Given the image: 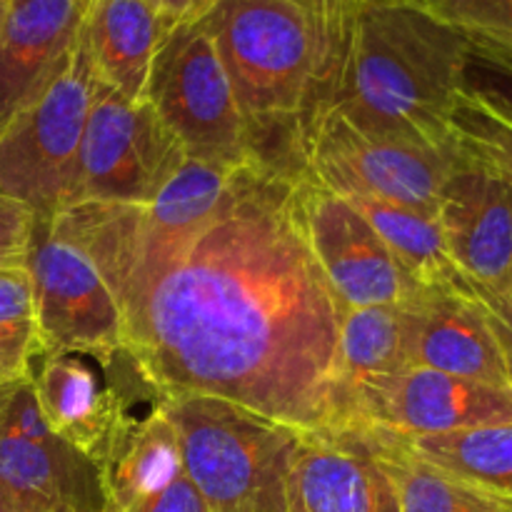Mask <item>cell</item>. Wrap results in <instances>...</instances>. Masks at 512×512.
Returning <instances> with one entry per match:
<instances>
[{
	"label": "cell",
	"instance_id": "obj_31",
	"mask_svg": "<svg viewBox=\"0 0 512 512\" xmlns=\"http://www.w3.org/2000/svg\"><path fill=\"white\" fill-rule=\"evenodd\" d=\"M33 223V210L8 195H0V260L25 258Z\"/></svg>",
	"mask_w": 512,
	"mask_h": 512
},
{
	"label": "cell",
	"instance_id": "obj_27",
	"mask_svg": "<svg viewBox=\"0 0 512 512\" xmlns=\"http://www.w3.org/2000/svg\"><path fill=\"white\" fill-rule=\"evenodd\" d=\"M428 8L470 45L512 53V0H430Z\"/></svg>",
	"mask_w": 512,
	"mask_h": 512
},
{
	"label": "cell",
	"instance_id": "obj_14",
	"mask_svg": "<svg viewBox=\"0 0 512 512\" xmlns=\"http://www.w3.org/2000/svg\"><path fill=\"white\" fill-rule=\"evenodd\" d=\"M288 512H400L368 428L303 430L290 465Z\"/></svg>",
	"mask_w": 512,
	"mask_h": 512
},
{
	"label": "cell",
	"instance_id": "obj_34",
	"mask_svg": "<svg viewBox=\"0 0 512 512\" xmlns=\"http://www.w3.org/2000/svg\"><path fill=\"white\" fill-rule=\"evenodd\" d=\"M20 383H23V380H20ZM15 385H18V383H10V385H3V388H0V423H3V418H5V410H8L10 393H13Z\"/></svg>",
	"mask_w": 512,
	"mask_h": 512
},
{
	"label": "cell",
	"instance_id": "obj_28",
	"mask_svg": "<svg viewBox=\"0 0 512 512\" xmlns=\"http://www.w3.org/2000/svg\"><path fill=\"white\" fill-rule=\"evenodd\" d=\"M463 90L512 125V53L468 43Z\"/></svg>",
	"mask_w": 512,
	"mask_h": 512
},
{
	"label": "cell",
	"instance_id": "obj_13",
	"mask_svg": "<svg viewBox=\"0 0 512 512\" xmlns=\"http://www.w3.org/2000/svg\"><path fill=\"white\" fill-rule=\"evenodd\" d=\"M512 423V388L408 368L350 393L345 425H368L403 438Z\"/></svg>",
	"mask_w": 512,
	"mask_h": 512
},
{
	"label": "cell",
	"instance_id": "obj_12",
	"mask_svg": "<svg viewBox=\"0 0 512 512\" xmlns=\"http://www.w3.org/2000/svg\"><path fill=\"white\" fill-rule=\"evenodd\" d=\"M0 493L28 512H105L100 465L50 430L30 380L0 423Z\"/></svg>",
	"mask_w": 512,
	"mask_h": 512
},
{
	"label": "cell",
	"instance_id": "obj_3",
	"mask_svg": "<svg viewBox=\"0 0 512 512\" xmlns=\"http://www.w3.org/2000/svg\"><path fill=\"white\" fill-rule=\"evenodd\" d=\"M263 163L300 168L298 133L318 80V38L290 0H215L200 18Z\"/></svg>",
	"mask_w": 512,
	"mask_h": 512
},
{
	"label": "cell",
	"instance_id": "obj_4",
	"mask_svg": "<svg viewBox=\"0 0 512 512\" xmlns=\"http://www.w3.org/2000/svg\"><path fill=\"white\" fill-rule=\"evenodd\" d=\"M183 468L208 512H288L303 430L210 395H165Z\"/></svg>",
	"mask_w": 512,
	"mask_h": 512
},
{
	"label": "cell",
	"instance_id": "obj_32",
	"mask_svg": "<svg viewBox=\"0 0 512 512\" xmlns=\"http://www.w3.org/2000/svg\"><path fill=\"white\" fill-rule=\"evenodd\" d=\"M125 512H208L205 510L203 498L195 490V485L190 483L188 475H180L173 485L163 490V493L153 495L145 503L135 505V508Z\"/></svg>",
	"mask_w": 512,
	"mask_h": 512
},
{
	"label": "cell",
	"instance_id": "obj_39",
	"mask_svg": "<svg viewBox=\"0 0 512 512\" xmlns=\"http://www.w3.org/2000/svg\"><path fill=\"white\" fill-rule=\"evenodd\" d=\"M0 388H3V385H0Z\"/></svg>",
	"mask_w": 512,
	"mask_h": 512
},
{
	"label": "cell",
	"instance_id": "obj_26",
	"mask_svg": "<svg viewBox=\"0 0 512 512\" xmlns=\"http://www.w3.org/2000/svg\"><path fill=\"white\" fill-rule=\"evenodd\" d=\"M448 130L455 153L512 188V125L508 120L463 90L450 113Z\"/></svg>",
	"mask_w": 512,
	"mask_h": 512
},
{
	"label": "cell",
	"instance_id": "obj_24",
	"mask_svg": "<svg viewBox=\"0 0 512 512\" xmlns=\"http://www.w3.org/2000/svg\"><path fill=\"white\" fill-rule=\"evenodd\" d=\"M240 168L185 158L178 173L148 205H133L140 223L155 233H185L215 213Z\"/></svg>",
	"mask_w": 512,
	"mask_h": 512
},
{
	"label": "cell",
	"instance_id": "obj_33",
	"mask_svg": "<svg viewBox=\"0 0 512 512\" xmlns=\"http://www.w3.org/2000/svg\"><path fill=\"white\" fill-rule=\"evenodd\" d=\"M170 25L198 23L215 5V0H148Z\"/></svg>",
	"mask_w": 512,
	"mask_h": 512
},
{
	"label": "cell",
	"instance_id": "obj_1",
	"mask_svg": "<svg viewBox=\"0 0 512 512\" xmlns=\"http://www.w3.org/2000/svg\"><path fill=\"white\" fill-rule=\"evenodd\" d=\"M295 170L245 165L185 233H155L133 205L110 203L68 205L53 225L100 270L123 348L160 393L340 428V310L295 213Z\"/></svg>",
	"mask_w": 512,
	"mask_h": 512
},
{
	"label": "cell",
	"instance_id": "obj_36",
	"mask_svg": "<svg viewBox=\"0 0 512 512\" xmlns=\"http://www.w3.org/2000/svg\"><path fill=\"white\" fill-rule=\"evenodd\" d=\"M8 8H10V0H0V33H3L5 18H8Z\"/></svg>",
	"mask_w": 512,
	"mask_h": 512
},
{
	"label": "cell",
	"instance_id": "obj_9",
	"mask_svg": "<svg viewBox=\"0 0 512 512\" xmlns=\"http://www.w3.org/2000/svg\"><path fill=\"white\" fill-rule=\"evenodd\" d=\"M30 385L50 430L98 465L118 430L165 398L123 345L40 353Z\"/></svg>",
	"mask_w": 512,
	"mask_h": 512
},
{
	"label": "cell",
	"instance_id": "obj_7",
	"mask_svg": "<svg viewBox=\"0 0 512 512\" xmlns=\"http://www.w3.org/2000/svg\"><path fill=\"white\" fill-rule=\"evenodd\" d=\"M300 165L323 188L350 198L383 200L438 218L440 190L455 150L418 148L370 138L333 108H313L300 123Z\"/></svg>",
	"mask_w": 512,
	"mask_h": 512
},
{
	"label": "cell",
	"instance_id": "obj_19",
	"mask_svg": "<svg viewBox=\"0 0 512 512\" xmlns=\"http://www.w3.org/2000/svg\"><path fill=\"white\" fill-rule=\"evenodd\" d=\"M158 405L135 413L100 460L105 512H125L163 493L185 475L178 433Z\"/></svg>",
	"mask_w": 512,
	"mask_h": 512
},
{
	"label": "cell",
	"instance_id": "obj_2",
	"mask_svg": "<svg viewBox=\"0 0 512 512\" xmlns=\"http://www.w3.org/2000/svg\"><path fill=\"white\" fill-rule=\"evenodd\" d=\"M465 63L468 40L428 5L358 0L338 68L308 113L325 105L370 138L450 153Z\"/></svg>",
	"mask_w": 512,
	"mask_h": 512
},
{
	"label": "cell",
	"instance_id": "obj_15",
	"mask_svg": "<svg viewBox=\"0 0 512 512\" xmlns=\"http://www.w3.org/2000/svg\"><path fill=\"white\" fill-rule=\"evenodd\" d=\"M455 150V148H453ZM445 250L468 285H512V188L455 153L438 203Z\"/></svg>",
	"mask_w": 512,
	"mask_h": 512
},
{
	"label": "cell",
	"instance_id": "obj_29",
	"mask_svg": "<svg viewBox=\"0 0 512 512\" xmlns=\"http://www.w3.org/2000/svg\"><path fill=\"white\" fill-rule=\"evenodd\" d=\"M290 3L298 5V8L308 15L310 25H313L315 30V38H318L320 68L313 90L315 100L323 93L325 85L330 83L335 68H338L340 55H343L345 48V38H348L350 18H353L355 8L348 0H290ZM313 100H310V103H313Z\"/></svg>",
	"mask_w": 512,
	"mask_h": 512
},
{
	"label": "cell",
	"instance_id": "obj_25",
	"mask_svg": "<svg viewBox=\"0 0 512 512\" xmlns=\"http://www.w3.org/2000/svg\"><path fill=\"white\" fill-rule=\"evenodd\" d=\"M40 353L33 283L25 258L0 260V385L30 380V368Z\"/></svg>",
	"mask_w": 512,
	"mask_h": 512
},
{
	"label": "cell",
	"instance_id": "obj_30",
	"mask_svg": "<svg viewBox=\"0 0 512 512\" xmlns=\"http://www.w3.org/2000/svg\"><path fill=\"white\" fill-rule=\"evenodd\" d=\"M470 293L478 298V303L485 308V315L490 320L495 340L503 353L505 368H508V380L512 388V285L508 288H478V285H468Z\"/></svg>",
	"mask_w": 512,
	"mask_h": 512
},
{
	"label": "cell",
	"instance_id": "obj_35",
	"mask_svg": "<svg viewBox=\"0 0 512 512\" xmlns=\"http://www.w3.org/2000/svg\"><path fill=\"white\" fill-rule=\"evenodd\" d=\"M0 512H28V510L18 508V505H15L13 500H10V498H5V495L0 493Z\"/></svg>",
	"mask_w": 512,
	"mask_h": 512
},
{
	"label": "cell",
	"instance_id": "obj_22",
	"mask_svg": "<svg viewBox=\"0 0 512 512\" xmlns=\"http://www.w3.org/2000/svg\"><path fill=\"white\" fill-rule=\"evenodd\" d=\"M345 200L363 213L415 283L423 288H463L465 280L450 263L438 218L363 195Z\"/></svg>",
	"mask_w": 512,
	"mask_h": 512
},
{
	"label": "cell",
	"instance_id": "obj_38",
	"mask_svg": "<svg viewBox=\"0 0 512 512\" xmlns=\"http://www.w3.org/2000/svg\"><path fill=\"white\" fill-rule=\"evenodd\" d=\"M348 3H350V5H353V8H355V5H358V0H348Z\"/></svg>",
	"mask_w": 512,
	"mask_h": 512
},
{
	"label": "cell",
	"instance_id": "obj_20",
	"mask_svg": "<svg viewBox=\"0 0 512 512\" xmlns=\"http://www.w3.org/2000/svg\"><path fill=\"white\" fill-rule=\"evenodd\" d=\"M415 300L418 298L410 303L370 305V308L340 313L338 368L345 418H348V398L355 388L413 368L415 323H418Z\"/></svg>",
	"mask_w": 512,
	"mask_h": 512
},
{
	"label": "cell",
	"instance_id": "obj_5",
	"mask_svg": "<svg viewBox=\"0 0 512 512\" xmlns=\"http://www.w3.org/2000/svg\"><path fill=\"white\" fill-rule=\"evenodd\" d=\"M95 83L78 35L43 93L0 133V195L23 203L35 218H53L68 205Z\"/></svg>",
	"mask_w": 512,
	"mask_h": 512
},
{
	"label": "cell",
	"instance_id": "obj_37",
	"mask_svg": "<svg viewBox=\"0 0 512 512\" xmlns=\"http://www.w3.org/2000/svg\"><path fill=\"white\" fill-rule=\"evenodd\" d=\"M400 3H413V5H430V0H400Z\"/></svg>",
	"mask_w": 512,
	"mask_h": 512
},
{
	"label": "cell",
	"instance_id": "obj_21",
	"mask_svg": "<svg viewBox=\"0 0 512 512\" xmlns=\"http://www.w3.org/2000/svg\"><path fill=\"white\" fill-rule=\"evenodd\" d=\"M368 430L375 458L398 495L400 512H512L510 500L475 488L420 460L400 435L380 428Z\"/></svg>",
	"mask_w": 512,
	"mask_h": 512
},
{
	"label": "cell",
	"instance_id": "obj_17",
	"mask_svg": "<svg viewBox=\"0 0 512 512\" xmlns=\"http://www.w3.org/2000/svg\"><path fill=\"white\" fill-rule=\"evenodd\" d=\"M415 310L413 368L510 388L500 345L468 283L463 288H425Z\"/></svg>",
	"mask_w": 512,
	"mask_h": 512
},
{
	"label": "cell",
	"instance_id": "obj_16",
	"mask_svg": "<svg viewBox=\"0 0 512 512\" xmlns=\"http://www.w3.org/2000/svg\"><path fill=\"white\" fill-rule=\"evenodd\" d=\"M90 0H10L0 33V133L45 90L83 28Z\"/></svg>",
	"mask_w": 512,
	"mask_h": 512
},
{
	"label": "cell",
	"instance_id": "obj_23",
	"mask_svg": "<svg viewBox=\"0 0 512 512\" xmlns=\"http://www.w3.org/2000/svg\"><path fill=\"white\" fill-rule=\"evenodd\" d=\"M403 440L425 463L512 503V423Z\"/></svg>",
	"mask_w": 512,
	"mask_h": 512
},
{
	"label": "cell",
	"instance_id": "obj_11",
	"mask_svg": "<svg viewBox=\"0 0 512 512\" xmlns=\"http://www.w3.org/2000/svg\"><path fill=\"white\" fill-rule=\"evenodd\" d=\"M25 265L43 353L123 345L120 310L108 283L93 260L55 230L53 218H35Z\"/></svg>",
	"mask_w": 512,
	"mask_h": 512
},
{
	"label": "cell",
	"instance_id": "obj_18",
	"mask_svg": "<svg viewBox=\"0 0 512 512\" xmlns=\"http://www.w3.org/2000/svg\"><path fill=\"white\" fill-rule=\"evenodd\" d=\"M170 30L148 0H90L80 38L100 83L145 100L153 60Z\"/></svg>",
	"mask_w": 512,
	"mask_h": 512
},
{
	"label": "cell",
	"instance_id": "obj_6",
	"mask_svg": "<svg viewBox=\"0 0 512 512\" xmlns=\"http://www.w3.org/2000/svg\"><path fill=\"white\" fill-rule=\"evenodd\" d=\"M145 100L178 138L188 158L225 168L263 163L200 20L175 25L163 40Z\"/></svg>",
	"mask_w": 512,
	"mask_h": 512
},
{
	"label": "cell",
	"instance_id": "obj_10",
	"mask_svg": "<svg viewBox=\"0 0 512 512\" xmlns=\"http://www.w3.org/2000/svg\"><path fill=\"white\" fill-rule=\"evenodd\" d=\"M295 213L340 313L410 303L423 293L358 208L323 188L300 165L293 175Z\"/></svg>",
	"mask_w": 512,
	"mask_h": 512
},
{
	"label": "cell",
	"instance_id": "obj_8",
	"mask_svg": "<svg viewBox=\"0 0 512 512\" xmlns=\"http://www.w3.org/2000/svg\"><path fill=\"white\" fill-rule=\"evenodd\" d=\"M185 158L148 100H130L98 80L68 205H148Z\"/></svg>",
	"mask_w": 512,
	"mask_h": 512
}]
</instances>
